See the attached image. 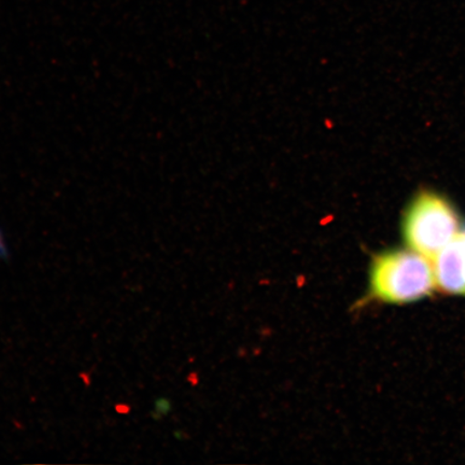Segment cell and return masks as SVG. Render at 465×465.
Instances as JSON below:
<instances>
[{
	"instance_id": "8992f818",
	"label": "cell",
	"mask_w": 465,
	"mask_h": 465,
	"mask_svg": "<svg viewBox=\"0 0 465 465\" xmlns=\"http://www.w3.org/2000/svg\"><path fill=\"white\" fill-rule=\"evenodd\" d=\"M460 237L465 246V229L461 232Z\"/></svg>"
},
{
	"instance_id": "6da1fadb",
	"label": "cell",
	"mask_w": 465,
	"mask_h": 465,
	"mask_svg": "<svg viewBox=\"0 0 465 465\" xmlns=\"http://www.w3.org/2000/svg\"><path fill=\"white\" fill-rule=\"evenodd\" d=\"M435 289L431 260L409 248L388 250L371 261V294L383 303H414L431 295Z\"/></svg>"
},
{
	"instance_id": "5b68a950",
	"label": "cell",
	"mask_w": 465,
	"mask_h": 465,
	"mask_svg": "<svg viewBox=\"0 0 465 465\" xmlns=\"http://www.w3.org/2000/svg\"><path fill=\"white\" fill-rule=\"evenodd\" d=\"M10 259V250H8L7 245H5L3 232L0 231V260L5 262V263H9Z\"/></svg>"
},
{
	"instance_id": "277c9868",
	"label": "cell",
	"mask_w": 465,
	"mask_h": 465,
	"mask_svg": "<svg viewBox=\"0 0 465 465\" xmlns=\"http://www.w3.org/2000/svg\"><path fill=\"white\" fill-rule=\"evenodd\" d=\"M155 406V411H153V417L154 420H159L158 415H165L168 409H170V406H168V403L166 402V400L164 399H159L156 400V402L154 404Z\"/></svg>"
},
{
	"instance_id": "3957f363",
	"label": "cell",
	"mask_w": 465,
	"mask_h": 465,
	"mask_svg": "<svg viewBox=\"0 0 465 465\" xmlns=\"http://www.w3.org/2000/svg\"><path fill=\"white\" fill-rule=\"evenodd\" d=\"M436 288L465 296V246L460 235L432 260Z\"/></svg>"
},
{
	"instance_id": "7a4b0ae2",
	"label": "cell",
	"mask_w": 465,
	"mask_h": 465,
	"mask_svg": "<svg viewBox=\"0 0 465 465\" xmlns=\"http://www.w3.org/2000/svg\"><path fill=\"white\" fill-rule=\"evenodd\" d=\"M402 232L407 248L433 260L461 234L460 221L443 197L423 191L406 209Z\"/></svg>"
}]
</instances>
